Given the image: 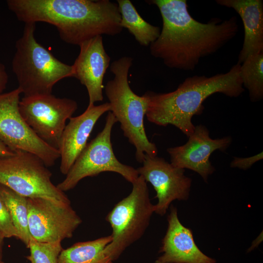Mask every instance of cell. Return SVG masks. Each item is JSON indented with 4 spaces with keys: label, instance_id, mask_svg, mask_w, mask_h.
Returning <instances> with one entry per match:
<instances>
[{
    "label": "cell",
    "instance_id": "20",
    "mask_svg": "<svg viewBox=\"0 0 263 263\" xmlns=\"http://www.w3.org/2000/svg\"><path fill=\"white\" fill-rule=\"evenodd\" d=\"M0 193L9 210L17 238L27 248L31 236L28 227L27 197L0 184Z\"/></svg>",
    "mask_w": 263,
    "mask_h": 263
},
{
    "label": "cell",
    "instance_id": "5",
    "mask_svg": "<svg viewBox=\"0 0 263 263\" xmlns=\"http://www.w3.org/2000/svg\"><path fill=\"white\" fill-rule=\"evenodd\" d=\"M36 23H25L16 42L12 69L24 96L50 94L61 79L72 77V65L56 58L36 39Z\"/></svg>",
    "mask_w": 263,
    "mask_h": 263
},
{
    "label": "cell",
    "instance_id": "27",
    "mask_svg": "<svg viewBox=\"0 0 263 263\" xmlns=\"http://www.w3.org/2000/svg\"><path fill=\"white\" fill-rule=\"evenodd\" d=\"M4 239L5 238L3 235L0 232V258L1 259L2 258L3 246Z\"/></svg>",
    "mask_w": 263,
    "mask_h": 263
},
{
    "label": "cell",
    "instance_id": "24",
    "mask_svg": "<svg viewBox=\"0 0 263 263\" xmlns=\"http://www.w3.org/2000/svg\"><path fill=\"white\" fill-rule=\"evenodd\" d=\"M263 159V153L262 151L249 157H234L233 160L230 163V166L231 168H237L241 169L246 170L251 168L254 164Z\"/></svg>",
    "mask_w": 263,
    "mask_h": 263
},
{
    "label": "cell",
    "instance_id": "17",
    "mask_svg": "<svg viewBox=\"0 0 263 263\" xmlns=\"http://www.w3.org/2000/svg\"><path fill=\"white\" fill-rule=\"evenodd\" d=\"M223 6L235 10L244 27V39L238 63L251 55L263 52V1L262 0H217Z\"/></svg>",
    "mask_w": 263,
    "mask_h": 263
},
{
    "label": "cell",
    "instance_id": "26",
    "mask_svg": "<svg viewBox=\"0 0 263 263\" xmlns=\"http://www.w3.org/2000/svg\"><path fill=\"white\" fill-rule=\"evenodd\" d=\"M15 154V151L9 148L0 139V157H7L13 155Z\"/></svg>",
    "mask_w": 263,
    "mask_h": 263
},
{
    "label": "cell",
    "instance_id": "14",
    "mask_svg": "<svg viewBox=\"0 0 263 263\" xmlns=\"http://www.w3.org/2000/svg\"><path fill=\"white\" fill-rule=\"evenodd\" d=\"M79 46V55L72 65V77L86 88L88 106H91L103 99V81L111 59L104 48L101 36L87 40Z\"/></svg>",
    "mask_w": 263,
    "mask_h": 263
},
{
    "label": "cell",
    "instance_id": "28",
    "mask_svg": "<svg viewBox=\"0 0 263 263\" xmlns=\"http://www.w3.org/2000/svg\"><path fill=\"white\" fill-rule=\"evenodd\" d=\"M0 263H4L2 260V259L0 258Z\"/></svg>",
    "mask_w": 263,
    "mask_h": 263
},
{
    "label": "cell",
    "instance_id": "7",
    "mask_svg": "<svg viewBox=\"0 0 263 263\" xmlns=\"http://www.w3.org/2000/svg\"><path fill=\"white\" fill-rule=\"evenodd\" d=\"M52 174L37 155L16 150L0 157V184L27 198H43L71 203L64 192L51 181Z\"/></svg>",
    "mask_w": 263,
    "mask_h": 263
},
{
    "label": "cell",
    "instance_id": "11",
    "mask_svg": "<svg viewBox=\"0 0 263 263\" xmlns=\"http://www.w3.org/2000/svg\"><path fill=\"white\" fill-rule=\"evenodd\" d=\"M31 238L43 243L61 242L71 238L82 223L71 206L43 198H27Z\"/></svg>",
    "mask_w": 263,
    "mask_h": 263
},
{
    "label": "cell",
    "instance_id": "3",
    "mask_svg": "<svg viewBox=\"0 0 263 263\" xmlns=\"http://www.w3.org/2000/svg\"><path fill=\"white\" fill-rule=\"evenodd\" d=\"M240 66L237 63L227 72L209 77H188L171 92H146L147 119L158 126L172 125L188 137L195 129L192 118L203 113V103L207 97L216 93L237 97L244 92Z\"/></svg>",
    "mask_w": 263,
    "mask_h": 263
},
{
    "label": "cell",
    "instance_id": "21",
    "mask_svg": "<svg viewBox=\"0 0 263 263\" xmlns=\"http://www.w3.org/2000/svg\"><path fill=\"white\" fill-rule=\"evenodd\" d=\"M243 87L248 91L252 102L263 98V52L248 56L240 66Z\"/></svg>",
    "mask_w": 263,
    "mask_h": 263
},
{
    "label": "cell",
    "instance_id": "23",
    "mask_svg": "<svg viewBox=\"0 0 263 263\" xmlns=\"http://www.w3.org/2000/svg\"><path fill=\"white\" fill-rule=\"evenodd\" d=\"M0 232L5 238L18 237L8 208L0 193Z\"/></svg>",
    "mask_w": 263,
    "mask_h": 263
},
{
    "label": "cell",
    "instance_id": "6",
    "mask_svg": "<svg viewBox=\"0 0 263 263\" xmlns=\"http://www.w3.org/2000/svg\"><path fill=\"white\" fill-rule=\"evenodd\" d=\"M132 185L130 194L117 203L106 217L112 232L111 241L104 252L113 262L142 236L154 212V205L150 202L144 178L139 175Z\"/></svg>",
    "mask_w": 263,
    "mask_h": 263
},
{
    "label": "cell",
    "instance_id": "1",
    "mask_svg": "<svg viewBox=\"0 0 263 263\" xmlns=\"http://www.w3.org/2000/svg\"><path fill=\"white\" fill-rule=\"evenodd\" d=\"M162 19L158 38L150 44V54L169 68L193 70L200 59L214 54L233 38L239 30L236 17L213 18L207 23L195 19L186 0H150Z\"/></svg>",
    "mask_w": 263,
    "mask_h": 263
},
{
    "label": "cell",
    "instance_id": "13",
    "mask_svg": "<svg viewBox=\"0 0 263 263\" xmlns=\"http://www.w3.org/2000/svg\"><path fill=\"white\" fill-rule=\"evenodd\" d=\"M188 138L183 145L167 149L170 163L174 167L197 172L207 183L209 175L215 170L209 160L211 154L217 150L225 151L231 144L232 138L227 136L212 139L208 129L202 124L195 126Z\"/></svg>",
    "mask_w": 263,
    "mask_h": 263
},
{
    "label": "cell",
    "instance_id": "15",
    "mask_svg": "<svg viewBox=\"0 0 263 263\" xmlns=\"http://www.w3.org/2000/svg\"><path fill=\"white\" fill-rule=\"evenodd\" d=\"M110 111L111 106L109 102L97 106L93 105L88 106L80 115L69 119L57 146L60 158L59 169L62 174H67L88 144L97 120L104 113Z\"/></svg>",
    "mask_w": 263,
    "mask_h": 263
},
{
    "label": "cell",
    "instance_id": "12",
    "mask_svg": "<svg viewBox=\"0 0 263 263\" xmlns=\"http://www.w3.org/2000/svg\"><path fill=\"white\" fill-rule=\"evenodd\" d=\"M139 175L150 183L156 192L157 203L154 212L165 215L171 203L188 198L192 180L185 175V169L173 166L162 157L145 155Z\"/></svg>",
    "mask_w": 263,
    "mask_h": 263
},
{
    "label": "cell",
    "instance_id": "19",
    "mask_svg": "<svg viewBox=\"0 0 263 263\" xmlns=\"http://www.w3.org/2000/svg\"><path fill=\"white\" fill-rule=\"evenodd\" d=\"M111 240L109 235L76 243L62 250L58 257V263H113L104 252Z\"/></svg>",
    "mask_w": 263,
    "mask_h": 263
},
{
    "label": "cell",
    "instance_id": "22",
    "mask_svg": "<svg viewBox=\"0 0 263 263\" xmlns=\"http://www.w3.org/2000/svg\"><path fill=\"white\" fill-rule=\"evenodd\" d=\"M26 257L29 263H58V257L63 248L61 242L43 243L31 238Z\"/></svg>",
    "mask_w": 263,
    "mask_h": 263
},
{
    "label": "cell",
    "instance_id": "4",
    "mask_svg": "<svg viewBox=\"0 0 263 263\" xmlns=\"http://www.w3.org/2000/svg\"><path fill=\"white\" fill-rule=\"evenodd\" d=\"M133 59L130 56H123L113 61L110 71L114 75L108 81L105 92L111 106V111L124 135L135 149L136 161L142 163L145 155L156 156L158 149L156 145L149 141L144 123L148 101L145 95H138L131 89L128 81L129 71Z\"/></svg>",
    "mask_w": 263,
    "mask_h": 263
},
{
    "label": "cell",
    "instance_id": "10",
    "mask_svg": "<svg viewBox=\"0 0 263 263\" xmlns=\"http://www.w3.org/2000/svg\"><path fill=\"white\" fill-rule=\"evenodd\" d=\"M77 108L75 100L56 97L52 94L24 96L19 103L20 113L28 126L42 140L57 149L66 121Z\"/></svg>",
    "mask_w": 263,
    "mask_h": 263
},
{
    "label": "cell",
    "instance_id": "2",
    "mask_svg": "<svg viewBox=\"0 0 263 263\" xmlns=\"http://www.w3.org/2000/svg\"><path fill=\"white\" fill-rule=\"evenodd\" d=\"M9 9L24 23L55 26L65 42L79 46L98 36L120 34L121 15L110 0H8Z\"/></svg>",
    "mask_w": 263,
    "mask_h": 263
},
{
    "label": "cell",
    "instance_id": "8",
    "mask_svg": "<svg viewBox=\"0 0 263 263\" xmlns=\"http://www.w3.org/2000/svg\"><path fill=\"white\" fill-rule=\"evenodd\" d=\"M116 122L113 114L108 112L103 130L87 144L65 178L57 185L60 190L64 192L70 190L83 178L105 171L117 173L132 184L137 180L139 176L137 169L121 163L114 153L111 133Z\"/></svg>",
    "mask_w": 263,
    "mask_h": 263
},
{
    "label": "cell",
    "instance_id": "9",
    "mask_svg": "<svg viewBox=\"0 0 263 263\" xmlns=\"http://www.w3.org/2000/svg\"><path fill=\"white\" fill-rule=\"evenodd\" d=\"M19 88L0 94V139L14 151L20 150L38 156L47 167L59 158L58 150L39 138L28 126L19 109Z\"/></svg>",
    "mask_w": 263,
    "mask_h": 263
},
{
    "label": "cell",
    "instance_id": "18",
    "mask_svg": "<svg viewBox=\"0 0 263 263\" xmlns=\"http://www.w3.org/2000/svg\"><path fill=\"white\" fill-rule=\"evenodd\" d=\"M116 2L122 28H126L141 45H150L158 38L160 28L144 20L130 0H117Z\"/></svg>",
    "mask_w": 263,
    "mask_h": 263
},
{
    "label": "cell",
    "instance_id": "25",
    "mask_svg": "<svg viewBox=\"0 0 263 263\" xmlns=\"http://www.w3.org/2000/svg\"><path fill=\"white\" fill-rule=\"evenodd\" d=\"M8 81V75L5 65L0 61V94L3 93L6 88Z\"/></svg>",
    "mask_w": 263,
    "mask_h": 263
},
{
    "label": "cell",
    "instance_id": "16",
    "mask_svg": "<svg viewBox=\"0 0 263 263\" xmlns=\"http://www.w3.org/2000/svg\"><path fill=\"white\" fill-rule=\"evenodd\" d=\"M168 226L155 263H215L196 245L191 231L180 222L176 208L171 207Z\"/></svg>",
    "mask_w": 263,
    "mask_h": 263
}]
</instances>
